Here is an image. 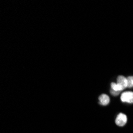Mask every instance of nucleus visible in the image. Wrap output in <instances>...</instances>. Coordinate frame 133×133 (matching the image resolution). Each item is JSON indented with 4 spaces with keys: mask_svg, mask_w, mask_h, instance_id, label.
I'll return each instance as SVG.
<instances>
[{
    "mask_svg": "<svg viewBox=\"0 0 133 133\" xmlns=\"http://www.w3.org/2000/svg\"><path fill=\"white\" fill-rule=\"evenodd\" d=\"M120 100H121L122 102L132 104L133 103V92L131 91L123 92L121 94V96H120Z\"/></svg>",
    "mask_w": 133,
    "mask_h": 133,
    "instance_id": "obj_1",
    "label": "nucleus"
},
{
    "mask_svg": "<svg viewBox=\"0 0 133 133\" xmlns=\"http://www.w3.org/2000/svg\"><path fill=\"white\" fill-rule=\"evenodd\" d=\"M127 120H128V119H127V116H126L125 114H124V113H119L117 116L115 122H116V124L117 126L123 127V126H124L126 124Z\"/></svg>",
    "mask_w": 133,
    "mask_h": 133,
    "instance_id": "obj_2",
    "label": "nucleus"
},
{
    "mask_svg": "<svg viewBox=\"0 0 133 133\" xmlns=\"http://www.w3.org/2000/svg\"><path fill=\"white\" fill-rule=\"evenodd\" d=\"M117 84H119L120 86L123 88V89H126L128 87V81L127 78H125L123 76H119L117 78Z\"/></svg>",
    "mask_w": 133,
    "mask_h": 133,
    "instance_id": "obj_3",
    "label": "nucleus"
},
{
    "mask_svg": "<svg viewBox=\"0 0 133 133\" xmlns=\"http://www.w3.org/2000/svg\"><path fill=\"white\" fill-rule=\"evenodd\" d=\"M99 101H100V103H101L102 105L105 106V105H107V104H109V102H110V98L108 97V95H106V94H102V95H101V96L99 97Z\"/></svg>",
    "mask_w": 133,
    "mask_h": 133,
    "instance_id": "obj_4",
    "label": "nucleus"
},
{
    "mask_svg": "<svg viewBox=\"0 0 133 133\" xmlns=\"http://www.w3.org/2000/svg\"><path fill=\"white\" fill-rule=\"evenodd\" d=\"M111 88H112V90H113V91H116V92H120V91H122V90H124L123 89V88L119 85V84H116V83H112L111 84Z\"/></svg>",
    "mask_w": 133,
    "mask_h": 133,
    "instance_id": "obj_5",
    "label": "nucleus"
},
{
    "mask_svg": "<svg viewBox=\"0 0 133 133\" xmlns=\"http://www.w3.org/2000/svg\"><path fill=\"white\" fill-rule=\"evenodd\" d=\"M128 81V87L132 88L133 87V77H128L127 78Z\"/></svg>",
    "mask_w": 133,
    "mask_h": 133,
    "instance_id": "obj_6",
    "label": "nucleus"
},
{
    "mask_svg": "<svg viewBox=\"0 0 133 133\" xmlns=\"http://www.w3.org/2000/svg\"><path fill=\"white\" fill-rule=\"evenodd\" d=\"M111 94H112V95H115V96H116V95H118V94H119V92H116V91L111 90Z\"/></svg>",
    "mask_w": 133,
    "mask_h": 133,
    "instance_id": "obj_7",
    "label": "nucleus"
}]
</instances>
